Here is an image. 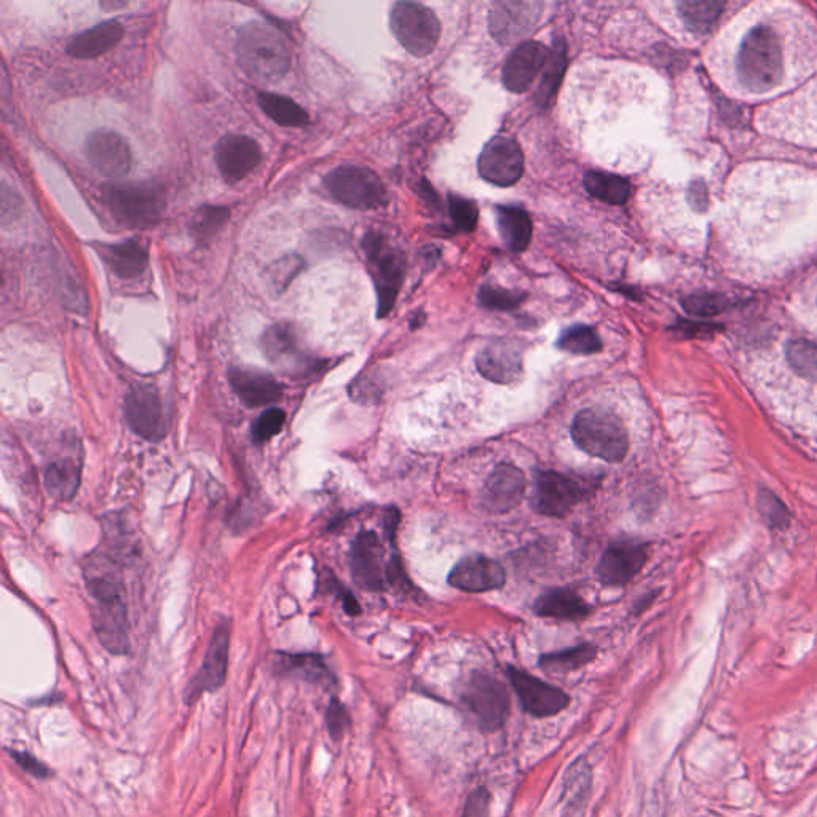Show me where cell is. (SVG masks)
Wrapping results in <instances>:
<instances>
[{"mask_svg": "<svg viewBox=\"0 0 817 817\" xmlns=\"http://www.w3.org/2000/svg\"><path fill=\"white\" fill-rule=\"evenodd\" d=\"M85 154L93 170L107 179H120L131 170V150L114 131H95L88 136Z\"/></svg>", "mask_w": 817, "mask_h": 817, "instance_id": "cell-18", "label": "cell"}, {"mask_svg": "<svg viewBox=\"0 0 817 817\" xmlns=\"http://www.w3.org/2000/svg\"><path fill=\"white\" fill-rule=\"evenodd\" d=\"M261 144L246 135H227L216 146V163L227 184H237L261 165Z\"/></svg>", "mask_w": 817, "mask_h": 817, "instance_id": "cell-20", "label": "cell"}, {"mask_svg": "<svg viewBox=\"0 0 817 817\" xmlns=\"http://www.w3.org/2000/svg\"><path fill=\"white\" fill-rule=\"evenodd\" d=\"M285 423L286 412L280 407H269L253 425L251 436H253L254 443H267L273 436H277L283 430Z\"/></svg>", "mask_w": 817, "mask_h": 817, "instance_id": "cell-45", "label": "cell"}, {"mask_svg": "<svg viewBox=\"0 0 817 817\" xmlns=\"http://www.w3.org/2000/svg\"><path fill=\"white\" fill-rule=\"evenodd\" d=\"M82 482V463L74 457L58 458L45 470L44 484L48 495L56 502H71Z\"/></svg>", "mask_w": 817, "mask_h": 817, "instance_id": "cell-31", "label": "cell"}, {"mask_svg": "<svg viewBox=\"0 0 817 817\" xmlns=\"http://www.w3.org/2000/svg\"><path fill=\"white\" fill-rule=\"evenodd\" d=\"M449 200L450 219L455 227L463 232H473L478 225L479 210L476 203L470 198L460 197V195L450 194Z\"/></svg>", "mask_w": 817, "mask_h": 817, "instance_id": "cell-44", "label": "cell"}, {"mask_svg": "<svg viewBox=\"0 0 817 817\" xmlns=\"http://www.w3.org/2000/svg\"><path fill=\"white\" fill-rule=\"evenodd\" d=\"M586 192L591 197L597 198L607 205L621 206L628 202L631 197V182L618 174L605 173V171H589L586 173Z\"/></svg>", "mask_w": 817, "mask_h": 817, "instance_id": "cell-32", "label": "cell"}, {"mask_svg": "<svg viewBox=\"0 0 817 817\" xmlns=\"http://www.w3.org/2000/svg\"><path fill=\"white\" fill-rule=\"evenodd\" d=\"M350 572L353 581L369 593H383L388 588V564L377 533L363 530L350 548Z\"/></svg>", "mask_w": 817, "mask_h": 817, "instance_id": "cell-14", "label": "cell"}, {"mask_svg": "<svg viewBox=\"0 0 817 817\" xmlns=\"http://www.w3.org/2000/svg\"><path fill=\"white\" fill-rule=\"evenodd\" d=\"M602 340L596 329L586 324H577L565 329L557 340V348L572 355H594L602 350Z\"/></svg>", "mask_w": 817, "mask_h": 817, "instance_id": "cell-39", "label": "cell"}, {"mask_svg": "<svg viewBox=\"0 0 817 817\" xmlns=\"http://www.w3.org/2000/svg\"><path fill=\"white\" fill-rule=\"evenodd\" d=\"M495 219H497L498 232L503 243L513 251L522 253L529 248L532 241V219L529 213L514 205L495 206Z\"/></svg>", "mask_w": 817, "mask_h": 817, "instance_id": "cell-30", "label": "cell"}, {"mask_svg": "<svg viewBox=\"0 0 817 817\" xmlns=\"http://www.w3.org/2000/svg\"><path fill=\"white\" fill-rule=\"evenodd\" d=\"M597 655V648L591 644L578 645V647L569 648V650H562V652L548 653V655L540 656L538 666L548 672H565L577 671V669L585 668L586 664L594 661Z\"/></svg>", "mask_w": 817, "mask_h": 817, "instance_id": "cell-37", "label": "cell"}, {"mask_svg": "<svg viewBox=\"0 0 817 817\" xmlns=\"http://www.w3.org/2000/svg\"><path fill=\"white\" fill-rule=\"evenodd\" d=\"M648 559L647 545L637 541H615L608 546L597 567L602 585L624 586L639 575Z\"/></svg>", "mask_w": 817, "mask_h": 817, "instance_id": "cell-19", "label": "cell"}, {"mask_svg": "<svg viewBox=\"0 0 817 817\" xmlns=\"http://www.w3.org/2000/svg\"><path fill=\"white\" fill-rule=\"evenodd\" d=\"M570 433L581 450L604 462L620 463L628 455V430L623 420L608 409L588 407L578 412Z\"/></svg>", "mask_w": 817, "mask_h": 817, "instance_id": "cell-4", "label": "cell"}, {"mask_svg": "<svg viewBox=\"0 0 817 817\" xmlns=\"http://www.w3.org/2000/svg\"><path fill=\"white\" fill-rule=\"evenodd\" d=\"M230 219V208L221 205H205L198 208L190 222V232L198 243L213 240Z\"/></svg>", "mask_w": 817, "mask_h": 817, "instance_id": "cell-38", "label": "cell"}, {"mask_svg": "<svg viewBox=\"0 0 817 817\" xmlns=\"http://www.w3.org/2000/svg\"><path fill=\"white\" fill-rule=\"evenodd\" d=\"M739 82L752 93L778 87L784 77V60L779 37L771 26L758 24L747 32L736 60Z\"/></svg>", "mask_w": 817, "mask_h": 817, "instance_id": "cell-3", "label": "cell"}, {"mask_svg": "<svg viewBox=\"0 0 817 817\" xmlns=\"http://www.w3.org/2000/svg\"><path fill=\"white\" fill-rule=\"evenodd\" d=\"M324 187L336 202L355 210H377L388 203L383 182L366 166H337L324 178Z\"/></svg>", "mask_w": 817, "mask_h": 817, "instance_id": "cell-6", "label": "cell"}, {"mask_svg": "<svg viewBox=\"0 0 817 817\" xmlns=\"http://www.w3.org/2000/svg\"><path fill=\"white\" fill-rule=\"evenodd\" d=\"M476 366L484 379L510 385L521 377L524 369V347L518 340H494L478 353Z\"/></svg>", "mask_w": 817, "mask_h": 817, "instance_id": "cell-21", "label": "cell"}, {"mask_svg": "<svg viewBox=\"0 0 817 817\" xmlns=\"http://www.w3.org/2000/svg\"><path fill=\"white\" fill-rule=\"evenodd\" d=\"M677 329H679L682 334L693 337L714 334V332L717 331V326H715V324L687 323V321H683Z\"/></svg>", "mask_w": 817, "mask_h": 817, "instance_id": "cell-51", "label": "cell"}, {"mask_svg": "<svg viewBox=\"0 0 817 817\" xmlns=\"http://www.w3.org/2000/svg\"><path fill=\"white\" fill-rule=\"evenodd\" d=\"M265 358L289 377H308L321 369V360L310 355L300 344L296 329L289 324H273L261 337Z\"/></svg>", "mask_w": 817, "mask_h": 817, "instance_id": "cell-11", "label": "cell"}, {"mask_svg": "<svg viewBox=\"0 0 817 817\" xmlns=\"http://www.w3.org/2000/svg\"><path fill=\"white\" fill-rule=\"evenodd\" d=\"M390 28L399 44L417 58L438 47L441 23L431 8L417 2H398L391 10Z\"/></svg>", "mask_w": 817, "mask_h": 817, "instance_id": "cell-8", "label": "cell"}, {"mask_svg": "<svg viewBox=\"0 0 817 817\" xmlns=\"http://www.w3.org/2000/svg\"><path fill=\"white\" fill-rule=\"evenodd\" d=\"M506 573L500 562L490 557H463L449 573V585L465 593H487L505 585Z\"/></svg>", "mask_w": 817, "mask_h": 817, "instance_id": "cell-23", "label": "cell"}, {"mask_svg": "<svg viewBox=\"0 0 817 817\" xmlns=\"http://www.w3.org/2000/svg\"><path fill=\"white\" fill-rule=\"evenodd\" d=\"M230 624L224 620L214 629L210 645L205 653L202 668L190 679L184 693L187 706L197 703L205 693L218 691L227 679L229 671Z\"/></svg>", "mask_w": 817, "mask_h": 817, "instance_id": "cell-13", "label": "cell"}, {"mask_svg": "<svg viewBox=\"0 0 817 817\" xmlns=\"http://www.w3.org/2000/svg\"><path fill=\"white\" fill-rule=\"evenodd\" d=\"M125 420L128 427L139 438L149 443H158L166 436V414L160 391L139 383L125 396Z\"/></svg>", "mask_w": 817, "mask_h": 817, "instance_id": "cell-12", "label": "cell"}, {"mask_svg": "<svg viewBox=\"0 0 817 817\" xmlns=\"http://www.w3.org/2000/svg\"><path fill=\"white\" fill-rule=\"evenodd\" d=\"M99 254L115 277L122 280L141 277L149 264L147 248L138 238H130L115 245H103L99 248Z\"/></svg>", "mask_w": 817, "mask_h": 817, "instance_id": "cell-28", "label": "cell"}, {"mask_svg": "<svg viewBox=\"0 0 817 817\" xmlns=\"http://www.w3.org/2000/svg\"><path fill=\"white\" fill-rule=\"evenodd\" d=\"M533 612L541 618L578 621L591 615V607L573 589L561 588L538 597Z\"/></svg>", "mask_w": 817, "mask_h": 817, "instance_id": "cell-29", "label": "cell"}, {"mask_svg": "<svg viewBox=\"0 0 817 817\" xmlns=\"http://www.w3.org/2000/svg\"><path fill=\"white\" fill-rule=\"evenodd\" d=\"M8 754L12 757L13 762L20 766L21 770L31 774L36 779H48L52 776V770L40 762L39 758L29 754V752H21V750H8Z\"/></svg>", "mask_w": 817, "mask_h": 817, "instance_id": "cell-48", "label": "cell"}, {"mask_svg": "<svg viewBox=\"0 0 817 817\" xmlns=\"http://www.w3.org/2000/svg\"><path fill=\"white\" fill-rule=\"evenodd\" d=\"M593 492V484L585 479L573 478L559 471H538L535 474L533 508L548 518H565Z\"/></svg>", "mask_w": 817, "mask_h": 817, "instance_id": "cell-9", "label": "cell"}, {"mask_svg": "<svg viewBox=\"0 0 817 817\" xmlns=\"http://www.w3.org/2000/svg\"><path fill=\"white\" fill-rule=\"evenodd\" d=\"M229 382L241 403L248 407H265L283 398V385L267 372L232 368Z\"/></svg>", "mask_w": 817, "mask_h": 817, "instance_id": "cell-25", "label": "cell"}, {"mask_svg": "<svg viewBox=\"0 0 817 817\" xmlns=\"http://www.w3.org/2000/svg\"><path fill=\"white\" fill-rule=\"evenodd\" d=\"M328 585L331 586L332 594H337L342 600V605H344V610L347 612V615L350 616H358L361 613L360 604H358V600L353 597V594L345 589L344 586H340L339 581L331 580L328 581Z\"/></svg>", "mask_w": 817, "mask_h": 817, "instance_id": "cell-50", "label": "cell"}, {"mask_svg": "<svg viewBox=\"0 0 817 817\" xmlns=\"http://www.w3.org/2000/svg\"><path fill=\"white\" fill-rule=\"evenodd\" d=\"M758 511L763 521L771 529H786L790 524V511L778 495L771 490L762 489L757 495Z\"/></svg>", "mask_w": 817, "mask_h": 817, "instance_id": "cell-42", "label": "cell"}, {"mask_svg": "<svg viewBox=\"0 0 817 817\" xmlns=\"http://www.w3.org/2000/svg\"><path fill=\"white\" fill-rule=\"evenodd\" d=\"M462 703L484 731H498L510 717L511 701L500 680L486 672H473L463 690Z\"/></svg>", "mask_w": 817, "mask_h": 817, "instance_id": "cell-10", "label": "cell"}, {"mask_svg": "<svg viewBox=\"0 0 817 817\" xmlns=\"http://www.w3.org/2000/svg\"><path fill=\"white\" fill-rule=\"evenodd\" d=\"M237 56L249 79L259 83L280 82L291 68V52L277 29L251 21L240 29Z\"/></svg>", "mask_w": 817, "mask_h": 817, "instance_id": "cell-2", "label": "cell"}, {"mask_svg": "<svg viewBox=\"0 0 817 817\" xmlns=\"http://www.w3.org/2000/svg\"><path fill=\"white\" fill-rule=\"evenodd\" d=\"M122 24L119 21H104L96 24L95 28L80 32L69 40L66 52L75 60H95L98 56L106 55L112 48L120 44L123 39Z\"/></svg>", "mask_w": 817, "mask_h": 817, "instance_id": "cell-27", "label": "cell"}, {"mask_svg": "<svg viewBox=\"0 0 817 817\" xmlns=\"http://www.w3.org/2000/svg\"><path fill=\"white\" fill-rule=\"evenodd\" d=\"M549 60V50L540 42H524L514 48L503 66V83L513 93H525Z\"/></svg>", "mask_w": 817, "mask_h": 817, "instance_id": "cell-24", "label": "cell"}, {"mask_svg": "<svg viewBox=\"0 0 817 817\" xmlns=\"http://www.w3.org/2000/svg\"><path fill=\"white\" fill-rule=\"evenodd\" d=\"M350 725H352V717L348 714L347 707L344 703H340V699L332 698L328 711H326V727H328L329 736L334 741H340L344 738Z\"/></svg>", "mask_w": 817, "mask_h": 817, "instance_id": "cell-46", "label": "cell"}, {"mask_svg": "<svg viewBox=\"0 0 817 817\" xmlns=\"http://www.w3.org/2000/svg\"><path fill=\"white\" fill-rule=\"evenodd\" d=\"M787 361L803 379L817 380V344L811 340L797 339L787 344Z\"/></svg>", "mask_w": 817, "mask_h": 817, "instance_id": "cell-40", "label": "cell"}, {"mask_svg": "<svg viewBox=\"0 0 817 817\" xmlns=\"http://www.w3.org/2000/svg\"><path fill=\"white\" fill-rule=\"evenodd\" d=\"M273 671L283 677H294L313 683L318 687H336V675L332 674L323 656L315 653H278L273 660Z\"/></svg>", "mask_w": 817, "mask_h": 817, "instance_id": "cell-26", "label": "cell"}, {"mask_svg": "<svg viewBox=\"0 0 817 817\" xmlns=\"http://www.w3.org/2000/svg\"><path fill=\"white\" fill-rule=\"evenodd\" d=\"M591 786H593L591 768L586 760L580 758L578 762L570 766L569 771L565 774V810L569 811V816L580 814L581 808H585L589 795H591Z\"/></svg>", "mask_w": 817, "mask_h": 817, "instance_id": "cell-35", "label": "cell"}, {"mask_svg": "<svg viewBox=\"0 0 817 817\" xmlns=\"http://www.w3.org/2000/svg\"><path fill=\"white\" fill-rule=\"evenodd\" d=\"M511 687L516 691L522 709L532 717L546 719L559 712L565 711L570 704V698L561 688L554 687L545 680L537 679L521 669H506Z\"/></svg>", "mask_w": 817, "mask_h": 817, "instance_id": "cell-16", "label": "cell"}, {"mask_svg": "<svg viewBox=\"0 0 817 817\" xmlns=\"http://www.w3.org/2000/svg\"><path fill=\"white\" fill-rule=\"evenodd\" d=\"M731 300L722 294H691L682 299V307L688 315L698 318H711L728 310Z\"/></svg>", "mask_w": 817, "mask_h": 817, "instance_id": "cell-43", "label": "cell"}, {"mask_svg": "<svg viewBox=\"0 0 817 817\" xmlns=\"http://www.w3.org/2000/svg\"><path fill=\"white\" fill-rule=\"evenodd\" d=\"M525 487L527 481L518 466L502 463L492 471L482 489V508L494 514L510 513L524 500Z\"/></svg>", "mask_w": 817, "mask_h": 817, "instance_id": "cell-22", "label": "cell"}, {"mask_svg": "<svg viewBox=\"0 0 817 817\" xmlns=\"http://www.w3.org/2000/svg\"><path fill=\"white\" fill-rule=\"evenodd\" d=\"M257 103L261 106L264 114L280 127H305L308 120H310L304 107L297 104L294 99L288 98V96L262 91L257 95Z\"/></svg>", "mask_w": 817, "mask_h": 817, "instance_id": "cell-34", "label": "cell"}, {"mask_svg": "<svg viewBox=\"0 0 817 817\" xmlns=\"http://www.w3.org/2000/svg\"><path fill=\"white\" fill-rule=\"evenodd\" d=\"M690 203L698 211L706 210L707 192L703 182H693L690 187Z\"/></svg>", "mask_w": 817, "mask_h": 817, "instance_id": "cell-52", "label": "cell"}, {"mask_svg": "<svg viewBox=\"0 0 817 817\" xmlns=\"http://www.w3.org/2000/svg\"><path fill=\"white\" fill-rule=\"evenodd\" d=\"M479 304L489 310L497 312H510L516 310L519 305L527 299V294L522 291H511L497 285H482L478 293Z\"/></svg>", "mask_w": 817, "mask_h": 817, "instance_id": "cell-41", "label": "cell"}, {"mask_svg": "<svg viewBox=\"0 0 817 817\" xmlns=\"http://www.w3.org/2000/svg\"><path fill=\"white\" fill-rule=\"evenodd\" d=\"M304 267V261L297 256H286L270 267V281L277 288L283 291L286 286L297 277V273Z\"/></svg>", "mask_w": 817, "mask_h": 817, "instance_id": "cell-47", "label": "cell"}, {"mask_svg": "<svg viewBox=\"0 0 817 817\" xmlns=\"http://www.w3.org/2000/svg\"><path fill=\"white\" fill-rule=\"evenodd\" d=\"M543 5L540 2L502 0L490 7V34L498 44H513L527 36L540 20Z\"/></svg>", "mask_w": 817, "mask_h": 817, "instance_id": "cell-17", "label": "cell"}, {"mask_svg": "<svg viewBox=\"0 0 817 817\" xmlns=\"http://www.w3.org/2000/svg\"><path fill=\"white\" fill-rule=\"evenodd\" d=\"M91 605V624L99 642L115 656L130 653L127 591L119 561L112 556L91 557L85 569Z\"/></svg>", "mask_w": 817, "mask_h": 817, "instance_id": "cell-1", "label": "cell"}, {"mask_svg": "<svg viewBox=\"0 0 817 817\" xmlns=\"http://www.w3.org/2000/svg\"><path fill=\"white\" fill-rule=\"evenodd\" d=\"M423 321H425V315H423V313H419V315L414 316V318H412L411 328L412 329L420 328V324H422Z\"/></svg>", "mask_w": 817, "mask_h": 817, "instance_id": "cell-53", "label": "cell"}, {"mask_svg": "<svg viewBox=\"0 0 817 817\" xmlns=\"http://www.w3.org/2000/svg\"><path fill=\"white\" fill-rule=\"evenodd\" d=\"M107 210L128 227L157 224L165 210L162 192L152 184H111L103 189Z\"/></svg>", "mask_w": 817, "mask_h": 817, "instance_id": "cell-5", "label": "cell"}, {"mask_svg": "<svg viewBox=\"0 0 817 817\" xmlns=\"http://www.w3.org/2000/svg\"><path fill=\"white\" fill-rule=\"evenodd\" d=\"M565 69H567V45L564 40H554L553 50L549 52V60L543 69V79L538 87L535 101L541 109L553 104L557 91L564 80Z\"/></svg>", "mask_w": 817, "mask_h": 817, "instance_id": "cell-33", "label": "cell"}, {"mask_svg": "<svg viewBox=\"0 0 817 817\" xmlns=\"http://www.w3.org/2000/svg\"><path fill=\"white\" fill-rule=\"evenodd\" d=\"M725 2L719 0H685L677 5L683 23L695 34H707L722 15Z\"/></svg>", "mask_w": 817, "mask_h": 817, "instance_id": "cell-36", "label": "cell"}, {"mask_svg": "<svg viewBox=\"0 0 817 817\" xmlns=\"http://www.w3.org/2000/svg\"><path fill=\"white\" fill-rule=\"evenodd\" d=\"M478 171L484 181L498 187H510L524 174V154L518 141L510 136H495L482 149Z\"/></svg>", "mask_w": 817, "mask_h": 817, "instance_id": "cell-15", "label": "cell"}, {"mask_svg": "<svg viewBox=\"0 0 817 817\" xmlns=\"http://www.w3.org/2000/svg\"><path fill=\"white\" fill-rule=\"evenodd\" d=\"M490 792L486 787L474 789L466 798L462 817H487L489 814Z\"/></svg>", "mask_w": 817, "mask_h": 817, "instance_id": "cell-49", "label": "cell"}, {"mask_svg": "<svg viewBox=\"0 0 817 817\" xmlns=\"http://www.w3.org/2000/svg\"><path fill=\"white\" fill-rule=\"evenodd\" d=\"M369 270L379 296V318H385L395 307L404 280V256L388 243L382 233L369 232L363 240Z\"/></svg>", "mask_w": 817, "mask_h": 817, "instance_id": "cell-7", "label": "cell"}]
</instances>
